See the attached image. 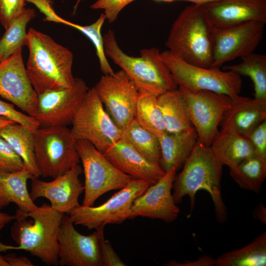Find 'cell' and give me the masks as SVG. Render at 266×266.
Returning a JSON list of instances; mask_svg holds the SVG:
<instances>
[{"label":"cell","mask_w":266,"mask_h":266,"mask_svg":"<svg viewBox=\"0 0 266 266\" xmlns=\"http://www.w3.org/2000/svg\"><path fill=\"white\" fill-rule=\"evenodd\" d=\"M25 45L29 50L26 71L37 95L72 86L75 78L70 50L32 28L27 32Z\"/></svg>","instance_id":"1"},{"label":"cell","mask_w":266,"mask_h":266,"mask_svg":"<svg viewBox=\"0 0 266 266\" xmlns=\"http://www.w3.org/2000/svg\"><path fill=\"white\" fill-rule=\"evenodd\" d=\"M223 166L210 147L205 146L198 139L182 170L173 182L172 190L175 202L180 203L184 196H188L191 213L197 192L205 190L210 194L213 202L217 221L220 223L226 221L227 211L221 189Z\"/></svg>","instance_id":"2"},{"label":"cell","mask_w":266,"mask_h":266,"mask_svg":"<svg viewBox=\"0 0 266 266\" xmlns=\"http://www.w3.org/2000/svg\"><path fill=\"white\" fill-rule=\"evenodd\" d=\"M64 214L43 203L29 212L17 209L11 235L17 246L47 265H59L58 234Z\"/></svg>","instance_id":"3"},{"label":"cell","mask_w":266,"mask_h":266,"mask_svg":"<svg viewBox=\"0 0 266 266\" xmlns=\"http://www.w3.org/2000/svg\"><path fill=\"white\" fill-rule=\"evenodd\" d=\"M213 28L202 5H189L173 22L166 46L171 53L191 64L210 68L213 62Z\"/></svg>","instance_id":"4"},{"label":"cell","mask_w":266,"mask_h":266,"mask_svg":"<svg viewBox=\"0 0 266 266\" xmlns=\"http://www.w3.org/2000/svg\"><path fill=\"white\" fill-rule=\"evenodd\" d=\"M103 38L106 56L126 73L139 93L158 96L178 88L169 70L160 58L158 48L143 49L140 56H131L119 47L113 30L109 29Z\"/></svg>","instance_id":"5"},{"label":"cell","mask_w":266,"mask_h":266,"mask_svg":"<svg viewBox=\"0 0 266 266\" xmlns=\"http://www.w3.org/2000/svg\"><path fill=\"white\" fill-rule=\"evenodd\" d=\"M75 142L66 126L39 127L34 132V153L40 176L55 178L78 164Z\"/></svg>","instance_id":"6"},{"label":"cell","mask_w":266,"mask_h":266,"mask_svg":"<svg viewBox=\"0 0 266 266\" xmlns=\"http://www.w3.org/2000/svg\"><path fill=\"white\" fill-rule=\"evenodd\" d=\"M160 58L169 70L178 87L192 92L210 91L230 97L239 95L241 91V76L233 71L194 65L168 50L160 52Z\"/></svg>","instance_id":"7"},{"label":"cell","mask_w":266,"mask_h":266,"mask_svg":"<svg viewBox=\"0 0 266 266\" xmlns=\"http://www.w3.org/2000/svg\"><path fill=\"white\" fill-rule=\"evenodd\" d=\"M71 123L74 138L89 141L102 154L123 134L104 108L94 87L88 90Z\"/></svg>","instance_id":"8"},{"label":"cell","mask_w":266,"mask_h":266,"mask_svg":"<svg viewBox=\"0 0 266 266\" xmlns=\"http://www.w3.org/2000/svg\"><path fill=\"white\" fill-rule=\"evenodd\" d=\"M75 146L85 176L82 205L93 206L102 195L120 189L133 180L117 169L89 141L76 140Z\"/></svg>","instance_id":"9"},{"label":"cell","mask_w":266,"mask_h":266,"mask_svg":"<svg viewBox=\"0 0 266 266\" xmlns=\"http://www.w3.org/2000/svg\"><path fill=\"white\" fill-rule=\"evenodd\" d=\"M151 185L145 180L133 179L103 203L97 206L79 204L70 211L69 216L74 225L89 230L121 224L130 218L134 200Z\"/></svg>","instance_id":"10"},{"label":"cell","mask_w":266,"mask_h":266,"mask_svg":"<svg viewBox=\"0 0 266 266\" xmlns=\"http://www.w3.org/2000/svg\"><path fill=\"white\" fill-rule=\"evenodd\" d=\"M187 112L199 141L210 147L219 132L218 127L230 107L231 97L214 92L190 91L179 86Z\"/></svg>","instance_id":"11"},{"label":"cell","mask_w":266,"mask_h":266,"mask_svg":"<svg viewBox=\"0 0 266 266\" xmlns=\"http://www.w3.org/2000/svg\"><path fill=\"white\" fill-rule=\"evenodd\" d=\"M94 87L105 110L123 132L135 118L139 95L136 87L121 69L101 76Z\"/></svg>","instance_id":"12"},{"label":"cell","mask_w":266,"mask_h":266,"mask_svg":"<svg viewBox=\"0 0 266 266\" xmlns=\"http://www.w3.org/2000/svg\"><path fill=\"white\" fill-rule=\"evenodd\" d=\"M265 23L252 21L225 28H213L212 68L254 52L260 43Z\"/></svg>","instance_id":"13"},{"label":"cell","mask_w":266,"mask_h":266,"mask_svg":"<svg viewBox=\"0 0 266 266\" xmlns=\"http://www.w3.org/2000/svg\"><path fill=\"white\" fill-rule=\"evenodd\" d=\"M89 89L83 79L75 78L70 87L38 95L34 119L40 127L66 126L71 124Z\"/></svg>","instance_id":"14"},{"label":"cell","mask_w":266,"mask_h":266,"mask_svg":"<svg viewBox=\"0 0 266 266\" xmlns=\"http://www.w3.org/2000/svg\"><path fill=\"white\" fill-rule=\"evenodd\" d=\"M69 216L64 214L58 234L59 265L62 266H102L100 238L104 227L89 235L76 230Z\"/></svg>","instance_id":"15"},{"label":"cell","mask_w":266,"mask_h":266,"mask_svg":"<svg viewBox=\"0 0 266 266\" xmlns=\"http://www.w3.org/2000/svg\"><path fill=\"white\" fill-rule=\"evenodd\" d=\"M22 48L20 47L0 63V97L34 118L38 95L29 79L23 59Z\"/></svg>","instance_id":"16"},{"label":"cell","mask_w":266,"mask_h":266,"mask_svg":"<svg viewBox=\"0 0 266 266\" xmlns=\"http://www.w3.org/2000/svg\"><path fill=\"white\" fill-rule=\"evenodd\" d=\"M82 172L80 165L76 164L50 181L34 177L31 179V198L33 201L39 198H46L53 209L64 214H69L79 204V196L84 190L79 178Z\"/></svg>","instance_id":"17"},{"label":"cell","mask_w":266,"mask_h":266,"mask_svg":"<svg viewBox=\"0 0 266 266\" xmlns=\"http://www.w3.org/2000/svg\"><path fill=\"white\" fill-rule=\"evenodd\" d=\"M176 172L175 168L172 167L137 197L132 206L129 219L141 216L167 223L176 220L180 209L174 201L171 191Z\"/></svg>","instance_id":"18"},{"label":"cell","mask_w":266,"mask_h":266,"mask_svg":"<svg viewBox=\"0 0 266 266\" xmlns=\"http://www.w3.org/2000/svg\"><path fill=\"white\" fill-rule=\"evenodd\" d=\"M202 6L215 28L252 21L266 23V0H221Z\"/></svg>","instance_id":"19"},{"label":"cell","mask_w":266,"mask_h":266,"mask_svg":"<svg viewBox=\"0 0 266 266\" xmlns=\"http://www.w3.org/2000/svg\"><path fill=\"white\" fill-rule=\"evenodd\" d=\"M103 154L117 169L133 179L145 180L152 185L166 173L160 165L149 160L122 138Z\"/></svg>","instance_id":"20"},{"label":"cell","mask_w":266,"mask_h":266,"mask_svg":"<svg viewBox=\"0 0 266 266\" xmlns=\"http://www.w3.org/2000/svg\"><path fill=\"white\" fill-rule=\"evenodd\" d=\"M230 107L224 113L220 126L248 137L253 131L266 120V101L240 96L231 97Z\"/></svg>","instance_id":"21"},{"label":"cell","mask_w":266,"mask_h":266,"mask_svg":"<svg viewBox=\"0 0 266 266\" xmlns=\"http://www.w3.org/2000/svg\"><path fill=\"white\" fill-rule=\"evenodd\" d=\"M158 137L161 150L159 164L165 172L173 167L177 171L182 168L198 140L194 128L179 133L166 132Z\"/></svg>","instance_id":"22"},{"label":"cell","mask_w":266,"mask_h":266,"mask_svg":"<svg viewBox=\"0 0 266 266\" xmlns=\"http://www.w3.org/2000/svg\"><path fill=\"white\" fill-rule=\"evenodd\" d=\"M34 176L23 168L15 171L0 169V209L14 203L18 209L29 212L38 207L31 199L27 181Z\"/></svg>","instance_id":"23"},{"label":"cell","mask_w":266,"mask_h":266,"mask_svg":"<svg viewBox=\"0 0 266 266\" xmlns=\"http://www.w3.org/2000/svg\"><path fill=\"white\" fill-rule=\"evenodd\" d=\"M210 147L218 161L230 169L255 154L248 138L224 129L219 131Z\"/></svg>","instance_id":"24"},{"label":"cell","mask_w":266,"mask_h":266,"mask_svg":"<svg viewBox=\"0 0 266 266\" xmlns=\"http://www.w3.org/2000/svg\"><path fill=\"white\" fill-rule=\"evenodd\" d=\"M0 136L22 159L24 168L34 177H38L40 175L34 153V133L23 125L13 123L3 128L0 131Z\"/></svg>","instance_id":"25"},{"label":"cell","mask_w":266,"mask_h":266,"mask_svg":"<svg viewBox=\"0 0 266 266\" xmlns=\"http://www.w3.org/2000/svg\"><path fill=\"white\" fill-rule=\"evenodd\" d=\"M157 104L163 117L166 132L179 133L194 128L178 88L158 96Z\"/></svg>","instance_id":"26"},{"label":"cell","mask_w":266,"mask_h":266,"mask_svg":"<svg viewBox=\"0 0 266 266\" xmlns=\"http://www.w3.org/2000/svg\"><path fill=\"white\" fill-rule=\"evenodd\" d=\"M266 233L241 248L225 252L215 259L217 266H265Z\"/></svg>","instance_id":"27"},{"label":"cell","mask_w":266,"mask_h":266,"mask_svg":"<svg viewBox=\"0 0 266 266\" xmlns=\"http://www.w3.org/2000/svg\"><path fill=\"white\" fill-rule=\"evenodd\" d=\"M230 173L240 188L258 194L266 178V158L255 154L230 169Z\"/></svg>","instance_id":"28"},{"label":"cell","mask_w":266,"mask_h":266,"mask_svg":"<svg viewBox=\"0 0 266 266\" xmlns=\"http://www.w3.org/2000/svg\"><path fill=\"white\" fill-rule=\"evenodd\" d=\"M241 59V63L224 68L249 77L254 86V99L266 101V55L253 52Z\"/></svg>","instance_id":"29"},{"label":"cell","mask_w":266,"mask_h":266,"mask_svg":"<svg viewBox=\"0 0 266 266\" xmlns=\"http://www.w3.org/2000/svg\"><path fill=\"white\" fill-rule=\"evenodd\" d=\"M121 138L149 160L160 165L161 150L158 136L142 127L135 118L123 132Z\"/></svg>","instance_id":"30"},{"label":"cell","mask_w":266,"mask_h":266,"mask_svg":"<svg viewBox=\"0 0 266 266\" xmlns=\"http://www.w3.org/2000/svg\"><path fill=\"white\" fill-rule=\"evenodd\" d=\"M36 16L33 8H25L11 22L0 39V55L4 60L25 45L28 23Z\"/></svg>","instance_id":"31"},{"label":"cell","mask_w":266,"mask_h":266,"mask_svg":"<svg viewBox=\"0 0 266 266\" xmlns=\"http://www.w3.org/2000/svg\"><path fill=\"white\" fill-rule=\"evenodd\" d=\"M157 97L149 93H139L134 118L142 127L158 136L166 132V129L157 104Z\"/></svg>","instance_id":"32"},{"label":"cell","mask_w":266,"mask_h":266,"mask_svg":"<svg viewBox=\"0 0 266 266\" xmlns=\"http://www.w3.org/2000/svg\"><path fill=\"white\" fill-rule=\"evenodd\" d=\"M105 20V16L102 13L94 23L89 25L82 26L68 21L66 25L76 29L90 39L96 48L101 71L104 74L112 75L114 72L105 55L103 38L101 33L102 27Z\"/></svg>","instance_id":"33"},{"label":"cell","mask_w":266,"mask_h":266,"mask_svg":"<svg viewBox=\"0 0 266 266\" xmlns=\"http://www.w3.org/2000/svg\"><path fill=\"white\" fill-rule=\"evenodd\" d=\"M0 116L23 125L34 133L40 127L39 123L34 118L17 110L13 104L4 101L0 99Z\"/></svg>","instance_id":"34"},{"label":"cell","mask_w":266,"mask_h":266,"mask_svg":"<svg viewBox=\"0 0 266 266\" xmlns=\"http://www.w3.org/2000/svg\"><path fill=\"white\" fill-rule=\"evenodd\" d=\"M24 168V163L9 144L0 136V169L15 171Z\"/></svg>","instance_id":"35"},{"label":"cell","mask_w":266,"mask_h":266,"mask_svg":"<svg viewBox=\"0 0 266 266\" xmlns=\"http://www.w3.org/2000/svg\"><path fill=\"white\" fill-rule=\"evenodd\" d=\"M25 0H0V23L6 30L26 8Z\"/></svg>","instance_id":"36"},{"label":"cell","mask_w":266,"mask_h":266,"mask_svg":"<svg viewBox=\"0 0 266 266\" xmlns=\"http://www.w3.org/2000/svg\"><path fill=\"white\" fill-rule=\"evenodd\" d=\"M135 0H98L91 8L93 9H103L106 20L112 23L117 19L121 10L128 4Z\"/></svg>","instance_id":"37"},{"label":"cell","mask_w":266,"mask_h":266,"mask_svg":"<svg viewBox=\"0 0 266 266\" xmlns=\"http://www.w3.org/2000/svg\"><path fill=\"white\" fill-rule=\"evenodd\" d=\"M100 249L102 266H126L115 252L110 242L105 239L103 232L100 236Z\"/></svg>","instance_id":"38"},{"label":"cell","mask_w":266,"mask_h":266,"mask_svg":"<svg viewBox=\"0 0 266 266\" xmlns=\"http://www.w3.org/2000/svg\"><path fill=\"white\" fill-rule=\"evenodd\" d=\"M255 154L266 158V120L258 126L248 137Z\"/></svg>","instance_id":"39"},{"label":"cell","mask_w":266,"mask_h":266,"mask_svg":"<svg viewBox=\"0 0 266 266\" xmlns=\"http://www.w3.org/2000/svg\"><path fill=\"white\" fill-rule=\"evenodd\" d=\"M33 3L45 16L44 21L62 23L66 25L67 20L60 17L55 11L52 0H25Z\"/></svg>","instance_id":"40"},{"label":"cell","mask_w":266,"mask_h":266,"mask_svg":"<svg viewBox=\"0 0 266 266\" xmlns=\"http://www.w3.org/2000/svg\"><path fill=\"white\" fill-rule=\"evenodd\" d=\"M168 266H215V259L210 256H202L194 261H186L179 263L175 261H170L165 265Z\"/></svg>","instance_id":"41"},{"label":"cell","mask_w":266,"mask_h":266,"mask_svg":"<svg viewBox=\"0 0 266 266\" xmlns=\"http://www.w3.org/2000/svg\"><path fill=\"white\" fill-rule=\"evenodd\" d=\"M10 266H33L31 261L25 256H17L10 254L3 256Z\"/></svg>","instance_id":"42"},{"label":"cell","mask_w":266,"mask_h":266,"mask_svg":"<svg viewBox=\"0 0 266 266\" xmlns=\"http://www.w3.org/2000/svg\"><path fill=\"white\" fill-rule=\"evenodd\" d=\"M253 217L258 221L266 224V208L262 203H260L255 209Z\"/></svg>","instance_id":"43"},{"label":"cell","mask_w":266,"mask_h":266,"mask_svg":"<svg viewBox=\"0 0 266 266\" xmlns=\"http://www.w3.org/2000/svg\"><path fill=\"white\" fill-rule=\"evenodd\" d=\"M15 215H11L8 214L0 212V225L8 223L12 220H15Z\"/></svg>","instance_id":"44"},{"label":"cell","mask_w":266,"mask_h":266,"mask_svg":"<svg viewBox=\"0 0 266 266\" xmlns=\"http://www.w3.org/2000/svg\"><path fill=\"white\" fill-rule=\"evenodd\" d=\"M221 0H176V1H186L193 3L194 4L203 5Z\"/></svg>","instance_id":"45"},{"label":"cell","mask_w":266,"mask_h":266,"mask_svg":"<svg viewBox=\"0 0 266 266\" xmlns=\"http://www.w3.org/2000/svg\"><path fill=\"white\" fill-rule=\"evenodd\" d=\"M13 123H16L6 117L0 116V131L4 127Z\"/></svg>","instance_id":"46"},{"label":"cell","mask_w":266,"mask_h":266,"mask_svg":"<svg viewBox=\"0 0 266 266\" xmlns=\"http://www.w3.org/2000/svg\"><path fill=\"white\" fill-rule=\"evenodd\" d=\"M4 226V225H0V231ZM14 250V246L5 245L0 241V252H5L8 250Z\"/></svg>","instance_id":"47"},{"label":"cell","mask_w":266,"mask_h":266,"mask_svg":"<svg viewBox=\"0 0 266 266\" xmlns=\"http://www.w3.org/2000/svg\"><path fill=\"white\" fill-rule=\"evenodd\" d=\"M0 266H10L7 262L5 260L3 256L0 255Z\"/></svg>","instance_id":"48"},{"label":"cell","mask_w":266,"mask_h":266,"mask_svg":"<svg viewBox=\"0 0 266 266\" xmlns=\"http://www.w3.org/2000/svg\"><path fill=\"white\" fill-rule=\"evenodd\" d=\"M82 0H77L76 2V4H75L74 5V12H75L78 7V5H79V3L81 2V1Z\"/></svg>","instance_id":"49"},{"label":"cell","mask_w":266,"mask_h":266,"mask_svg":"<svg viewBox=\"0 0 266 266\" xmlns=\"http://www.w3.org/2000/svg\"><path fill=\"white\" fill-rule=\"evenodd\" d=\"M156 0L164 1V2H170L176 1V0Z\"/></svg>","instance_id":"50"},{"label":"cell","mask_w":266,"mask_h":266,"mask_svg":"<svg viewBox=\"0 0 266 266\" xmlns=\"http://www.w3.org/2000/svg\"><path fill=\"white\" fill-rule=\"evenodd\" d=\"M2 60H2L1 57V56H0V63L2 62Z\"/></svg>","instance_id":"51"}]
</instances>
